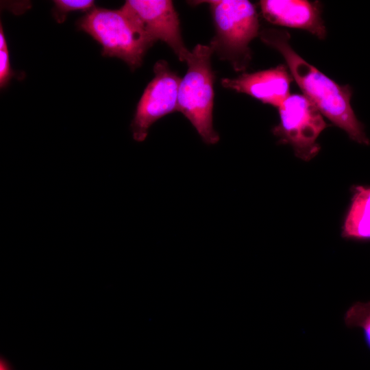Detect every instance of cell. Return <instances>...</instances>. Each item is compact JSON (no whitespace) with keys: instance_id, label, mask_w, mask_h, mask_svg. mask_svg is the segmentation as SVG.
<instances>
[{"instance_id":"6da1fadb","label":"cell","mask_w":370,"mask_h":370,"mask_svg":"<svg viewBox=\"0 0 370 370\" xmlns=\"http://www.w3.org/2000/svg\"><path fill=\"white\" fill-rule=\"evenodd\" d=\"M262 41L276 49L285 60L293 79L304 95L332 123L345 131L352 140L370 144L364 125L358 119L351 105L353 94L349 85H340L309 64L294 51L287 31L264 29Z\"/></svg>"},{"instance_id":"7a4b0ae2","label":"cell","mask_w":370,"mask_h":370,"mask_svg":"<svg viewBox=\"0 0 370 370\" xmlns=\"http://www.w3.org/2000/svg\"><path fill=\"white\" fill-rule=\"evenodd\" d=\"M79 29L102 47V55L124 61L131 69L138 68L155 41L140 23L122 7L110 10L95 7L77 22Z\"/></svg>"},{"instance_id":"3957f363","label":"cell","mask_w":370,"mask_h":370,"mask_svg":"<svg viewBox=\"0 0 370 370\" xmlns=\"http://www.w3.org/2000/svg\"><path fill=\"white\" fill-rule=\"evenodd\" d=\"M212 45H197L186 62L188 70L181 79L177 111L182 112L208 145L219 140L212 120L213 82L214 75L210 63L214 52Z\"/></svg>"},{"instance_id":"277c9868","label":"cell","mask_w":370,"mask_h":370,"mask_svg":"<svg viewBox=\"0 0 370 370\" xmlns=\"http://www.w3.org/2000/svg\"><path fill=\"white\" fill-rule=\"evenodd\" d=\"M209 4L216 35L210 42L214 51L228 60L236 71H244L251 60L250 42L258 36L256 8L247 0H212Z\"/></svg>"},{"instance_id":"5b68a950","label":"cell","mask_w":370,"mask_h":370,"mask_svg":"<svg viewBox=\"0 0 370 370\" xmlns=\"http://www.w3.org/2000/svg\"><path fill=\"white\" fill-rule=\"evenodd\" d=\"M280 123L273 129L280 143L290 145L299 158L308 161L320 150L317 140L328 127L323 114L304 95L290 94L278 108Z\"/></svg>"},{"instance_id":"8992f818","label":"cell","mask_w":370,"mask_h":370,"mask_svg":"<svg viewBox=\"0 0 370 370\" xmlns=\"http://www.w3.org/2000/svg\"><path fill=\"white\" fill-rule=\"evenodd\" d=\"M153 72L155 76L145 89L130 125L133 138L137 142L146 139L155 122L177 111L181 79L163 60L155 64Z\"/></svg>"},{"instance_id":"52a82bcc","label":"cell","mask_w":370,"mask_h":370,"mask_svg":"<svg viewBox=\"0 0 370 370\" xmlns=\"http://www.w3.org/2000/svg\"><path fill=\"white\" fill-rule=\"evenodd\" d=\"M122 8L136 18L155 42H164L180 61L187 60L190 51L184 44L180 20L171 1L127 0Z\"/></svg>"},{"instance_id":"ba28073f","label":"cell","mask_w":370,"mask_h":370,"mask_svg":"<svg viewBox=\"0 0 370 370\" xmlns=\"http://www.w3.org/2000/svg\"><path fill=\"white\" fill-rule=\"evenodd\" d=\"M293 77L283 64L233 79H221L223 87L245 93L264 103L279 108L290 95Z\"/></svg>"},{"instance_id":"9c48e42d","label":"cell","mask_w":370,"mask_h":370,"mask_svg":"<svg viewBox=\"0 0 370 370\" xmlns=\"http://www.w3.org/2000/svg\"><path fill=\"white\" fill-rule=\"evenodd\" d=\"M262 14L269 23L307 31L319 39L326 36L319 1L307 0H262Z\"/></svg>"},{"instance_id":"30bf717a","label":"cell","mask_w":370,"mask_h":370,"mask_svg":"<svg viewBox=\"0 0 370 370\" xmlns=\"http://www.w3.org/2000/svg\"><path fill=\"white\" fill-rule=\"evenodd\" d=\"M341 236L345 239L370 241V186H353Z\"/></svg>"},{"instance_id":"8fae6325","label":"cell","mask_w":370,"mask_h":370,"mask_svg":"<svg viewBox=\"0 0 370 370\" xmlns=\"http://www.w3.org/2000/svg\"><path fill=\"white\" fill-rule=\"evenodd\" d=\"M345 322L349 328H361L365 342L370 349V301L356 302L347 311Z\"/></svg>"},{"instance_id":"7c38bea8","label":"cell","mask_w":370,"mask_h":370,"mask_svg":"<svg viewBox=\"0 0 370 370\" xmlns=\"http://www.w3.org/2000/svg\"><path fill=\"white\" fill-rule=\"evenodd\" d=\"M53 2V16L58 23H62L71 12H88L95 8V1L92 0H54Z\"/></svg>"},{"instance_id":"4fadbf2b","label":"cell","mask_w":370,"mask_h":370,"mask_svg":"<svg viewBox=\"0 0 370 370\" xmlns=\"http://www.w3.org/2000/svg\"><path fill=\"white\" fill-rule=\"evenodd\" d=\"M14 72L11 68L9 50L3 25H0V86L3 88L9 84Z\"/></svg>"},{"instance_id":"5bb4252c","label":"cell","mask_w":370,"mask_h":370,"mask_svg":"<svg viewBox=\"0 0 370 370\" xmlns=\"http://www.w3.org/2000/svg\"><path fill=\"white\" fill-rule=\"evenodd\" d=\"M0 370H10V368L8 367V366L4 362L1 361V362Z\"/></svg>"}]
</instances>
